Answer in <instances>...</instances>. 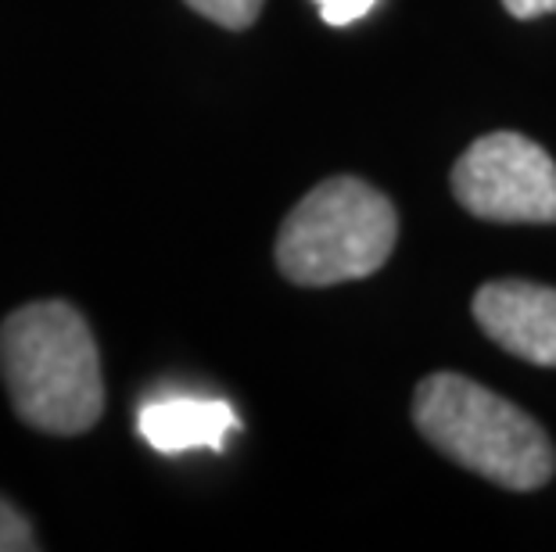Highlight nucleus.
<instances>
[{"instance_id":"1","label":"nucleus","mask_w":556,"mask_h":552,"mask_svg":"<svg viewBox=\"0 0 556 552\" xmlns=\"http://www.w3.org/2000/svg\"><path fill=\"white\" fill-rule=\"evenodd\" d=\"M0 381L22 424L47 434H83L104 413L98 341L68 301L22 305L0 323Z\"/></svg>"},{"instance_id":"2","label":"nucleus","mask_w":556,"mask_h":552,"mask_svg":"<svg viewBox=\"0 0 556 552\" xmlns=\"http://www.w3.org/2000/svg\"><path fill=\"white\" fill-rule=\"evenodd\" d=\"M413 424L438 452L510 491L553 477L556 449L525 409L459 373H431L413 391Z\"/></svg>"},{"instance_id":"3","label":"nucleus","mask_w":556,"mask_h":552,"mask_svg":"<svg viewBox=\"0 0 556 552\" xmlns=\"http://www.w3.org/2000/svg\"><path fill=\"white\" fill-rule=\"evenodd\" d=\"M399 238V216L377 187L334 176L313 187L277 233V266L299 287H334L377 273Z\"/></svg>"},{"instance_id":"4","label":"nucleus","mask_w":556,"mask_h":552,"mask_svg":"<svg viewBox=\"0 0 556 552\" xmlns=\"http://www.w3.org/2000/svg\"><path fill=\"white\" fill-rule=\"evenodd\" d=\"M453 194L492 222H556V162L520 133H484L453 166Z\"/></svg>"},{"instance_id":"5","label":"nucleus","mask_w":556,"mask_h":552,"mask_svg":"<svg viewBox=\"0 0 556 552\" xmlns=\"http://www.w3.org/2000/svg\"><path fill=\"white\" fill-rule=\"evenodd\" d=\"M475 320L510 356L556 367V287L492 280L475 295Z\"/></svg>"},{"instance_id":"6","label":"nucleus","mask_w":556,"mask_h":552,"mask_svg":"<svg viewBox=\"0 0 556 552\" xmlns=\"http://www.w3.org/2000/svg\"><path fill=\"white\" fill-rule=\"evenodd\" d=\"M140 434L155 452H187V449H223V438L241 427L238 413L223 398H159L140 409Z\"/></svg>"},{"instance_id":"7","label":"nucleus","mask_w":556,"mask_h":552,"mask_svg":"<svg viewBox=\"0 0 556 552\" xmlns=\"http://www.w3.org/2000/svg\"><path fill=\"white\" fill-rule=\"evenodd\" d=\"M184 4L223 29H248L263 11V0H184Z\"/></svg>"},{"instance_id":"8","label":"nucleus","mask_w":556,"mask_h":552,"mask_svg":"<svg viewBox=\"0 0 556 552\" xmlns=\"http://www.w3.org/2000/svg\"><path fill=\"white\" fill-rule=\"evenodd\" d=\"M37 535H33L29 521L11 502L0 499V552H29L37 549Z\"/></svg>"},{"instance_id":"9","label":"nucleus","mask_w":556,"mask_h":552,"mask_svg":"<svg viewBox=\"0 0 556 552\" xmlns=\"http://www.w3.org/2000/svg\"><path fill=\"white\" fill-rule=\"evenodd\" d=\"M316 4L324 22H330V26H349V22L363 18L377 0H316Z\"/></svg>"},{"instance_id":"10","label":"nucleus","mask_w":556,"mask_h":552,"mask_svg":"<svg viewBox=\"0 0 556 552\" xmlns=\"http://www.w3.org/2000/svg\"><path fill=\"white\" fill-rule=\"evenodd\" d=\"M503 8L510 11L514 18H542V15H553L556 11V0H503Z\"/></svg>"}]
</instances>
